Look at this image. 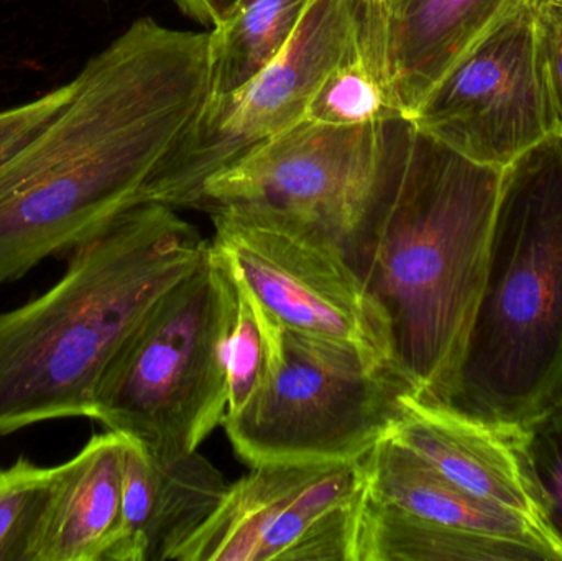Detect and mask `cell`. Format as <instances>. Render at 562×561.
<instances>
[{"instance_id":"cell-1","label":"cell","mask_w":562,"mask_h":561,"mask_svg":"<svg viewBox=\"0 0 562 561\" xmlns=\"http://www.w3.org/2000/svg\"><path fill=\"white\" fill-rule=\"evenodd\" d=\"M72 82L65 108L0 161V285L147 203L210 99V30L142 16Z\"/></svg>"},{"instance_id":"cell-2","label":"cell","mask_w":562,"mask_h":561,"mask_svg":"<svg viewBox=\"0 0 562 561\" xmlns=\"http://www.w3.org/2000/svg\"><path fill=\"white\" fill-rule=\"evenodd\" d=\"M501 168L412 124L405 154L347 257L389 323L396 372L445 404L484 282Z\"/></svg>"},{"instance_id":"cell-3","label":"cell","mask_w":562,"mask_h":561,"mask_svg":"<svg viewBox=\"0 0 562 561\" xmlns=\"http://www.w3.org/2000/svg\"><path fill=\"white\" fill-rule=\"evenodd\" d=\"M207 253L210 240L175 207L142 203L76 247L55 285L0 312V438L92 420L95 389L119 349Z\"/></svg>"},{"instance_id":"cell-4","label":"cell","mask_w":562,"mask_h":561,"mask_svg":"<svg viewBox=\"0 0 562 561\" xmlns=\"http://www.w3.org/2000/svg\"><path fill=\"white\" fill-rule=\"evenodd\" d=\"M562 392V135L512 161L474 318L445 404L524 425Z\"/></svg>"},{"instance_id":"cell-5","label":"cell","mask_w":562,"mask_h":561,"mask_svg":"<svg viewBox=\"0 0 562 561\" xmlns=\"http://www.w3.org/2000/svg\"><path fill=\"white\" fill-rule=\"evenodd\" d=\"M237 313L233 277L207 253L128 336L95 389L92 420L158 457H180L223 425Z\"/></svg>"},{"instance_id":"cell-6","label":"cell","mask_w":562,"mask_h":561,"mask_svg":"<svg viewBox=\"0 0 562 561\" xmlns=\"http://www.w3.org/2000/svg\"><path fill=\"white\" fill-rule=\"evenodd\" d=\"M249 295L266 364L250 401L223 420L237 457L250 468L366 458L398 422L408 382L353 349L286 328Z\"/></svg>"},{"instance_id":"cell-7","label":"cell","mask_w":562,"mask_h":561,"mask_svg":"<svg viewBox=\"0 0 562 561\" xmlns=\"http://www.w3.org/2000/svg\"><path fill=\"white\" fill-rule=\"evenodd\" d=\"M412 122L301 121L204 183L194 210L252 211L296 221L349 249L398 167Z\"/></svg>"},{"instance_id":"cell-8","label":"cell","mask_w":562,"mask_h":561,"mask_svg":"<svg viewBox=\"0 0 562 561\" xmlns=\"http://www.w3.org/2000/svg\"><path fill=\"white\" fill-rule=\"evenodd\" d=\"M210 216L214 259L281 325L398 374L385 315L337 240L273 214L220 210Z\"/></svg>"},{"instance_id":"cell-9","label":"cell","mask_w":562,"mask_h":561,"mask_svg":"<svg viewBox=\"0 0 562 561\" xmlns=\"http://www.w3.org/2000/svg\"><path fill=\"white\" fill-rule=\"evenodd\" d=\"M362 460L254 467L171 561H356Z\"/></svg>"},{"instance_id":"cell-10","label":"cell","mask_w":562,"mask_h":561,"mask_svg":"<svg viewBox=\"0 0 562 561\" xmlns=\"http://www.w3.org/2000/svg\"><path fill=\"white\" fill-rule=\"evenodd\" d=\"M352 26L353 0H311L272 63L233 94L206 102L145 201L194 210L211 177L304 121L321 82L346 52Z\"/></svg>"},{"instance_id":"cell-11","label":"cell","mask_w":562,"mask_h":561,"mask_svg":"<svg viewBox=\"0 0 562 561\" xmlns=\"http://www.w3.org/2000/svg\"><path fill=\"white\" fill-rule=\"evenodd\" d=\"M409 122L462 157L501 170L558 134L533 0H517Z\"/></svg>"},{"instance_id":"cell-12","label":"cell","mask_w":562,"mask_h":561,"mask_svg":"<svg viewBox=\"0 0 562 561\" xmlns=\"http://www.w3.org/2000/svg\"><path fill=\"white\" fill-rule=\"evenodd\" d=\"M125 438L117 536L105 561H171L213 516L229 483L206 457H158Z\"/></svg>"},{"instance_id":"cell-13","label":"cell","mask_w":562,"mask_h":561,"mask_svg":"<svg viewBox=\"0 0 562 561\" xmlns=\"http://www.w3.org/2000/svg\"><path fill=\"white\" fill-rule=\"evenodd\" d=\"M517 427L481 420L405 392L402 415L386 438L462 490L527 514L543 526L521 463Z\"/></svg>"},{"instance_id":"cell-14","label":"cell","mask_w":562,"mask_h":561,"mask_svg":"<svg viewBox=\"0 0 562 561\" xmlns=\"http://www.w3.org/2000/svg\"><path fill=\"white\" fill-rule=\"evenodd\" d=\"M396 108L415 117L432 89L517 0H366Z\"/></svg>"},{"instance_id":"cell-15","label":"cell","mask_w":562,"mask_h":561,"mask_svg":"<svg viewBox=\"0 0 562 561\" xmlns=\"http://www.w3.org/2000/svg\"><path fill=\"white\" fill-rule=\"evenodd\" d=\"M362 463L366 493L379 503L441 526L518 540L562 561V550L537 520L462 490L389 438Z\"/></svg>"},{"instance_id":"cell-16","label":"cell","mask_w":562,"mask_h":561,"mask_svg":"<svg viewBox=\"0 0 562 561\" xmlns=\"http://www.w3.org/2000/svg\"><path fill=\"white\" fill-rule=\"evenodd\" d=\"M124 435L95 434L61 463L32 561H105L122 514Z\"/></svg>"},{"instance_id":"cell-17","label":"cell","mask_w":562,"mask_h":561,"mask_svg":"<svg viewBox=\"0 0 562 561\" xmlns=\"http://www.w3.org/2000/svg\"><path fill=\"white\" fill-rule=\"evenodd\" d=\"M356 561H554L518 540L469 532L412 516L363 496Z\"/></svg>"},{"instance_id":"cell-18","label":"cell","mask_w":562,"mask_h":561,"mask_svg":"<svg viewBox=\"0 0 562 561\" xmlns=\"http://www.w3.org/2000/svg\"><path fill=\"white\" fill-rule=\"evenodd\" d=\"M304 119L340 127L405 119L386 81L375 20L363 0H353L346 52L321 82Z\"/></svg>"},{"instance_id":"cell-19","label":"cell","mask_w":562,"mask_h":561,"mask_svg":"<svg viewBox=\"0 0 562 561\" xmlns=\"http://www.w3.org/2000/svg\"><path fill=\"white\" fill-rule=\"evenodd\" d=\"M311 0H237L210 30L211 94L226 98L280 55Z\"/></svg>"},{"instance_id":"cell-20","label":"cell","mask_w":562,"mask_h":561,"mask_svg":"<svg viewBox=\"0 0 562 561\" xmlns=\"http://www.w3.org/2000/svg\"><path fill=\"white\" fill-rule=\"evenodd\" d=\"M59 474L61 464L42 467L25 457L0 468V561H32Z\"/></svg>"},{"instance_id":"cell-21","label":"cell","mask_w":562,"mask_h":561,"mask_svg":"<svg viewBox=\"0 0 562 561\" xmlns=\"http://www.w3.org/2000/svg\"><path fill=\"white\" fill-rule=\"evenodd\" d=\"M517 441L541 523L562 550V392L518 425Z\"/></svg>"},{"instance_id":"cell-22","label":"cell","mask_w":562,"mask_h":561,"mask_svg":"<svg viewBox=\"0 0 562 561\" xmlns=\"http://www.w3.org/2000/svg\"><path fill=\"white\" fill-rule=\"evenodd\" d=\"M234 285L237 292V313L227 356L229 399L226 415L236 414L250 401L262 381L266 364V341L252 299L236 280Z\"/></svg>"},{"instance_id":"cell-23","label":"cell","mask_w":562,"mask_h":561,"mask_svg":"<svg viewBox=\"0 0 562 561\" xmlns=\"http://www.w3.org/2000/svg\"><path fill=\"white\" fill-rule=\"evenodd\" d=\"M75 91L69 81L33 101L0 111V161L19 150L65 108Z\"/></svg>"},{"instance_id":"cell-24","label":"cell","mask_w":562,"mask_h":561,"mask_svg":"<svg viewBox=\"0 0 562 561\" xmlns=\"http://www.w3.org/2000/svg\"><path fill=\"white\" fill-rule=\"evenodd\" d=\"M548 88L562 135V0H533Z\"/></svg>"},{"instance_id":"cell-25","label":"cell","mask_w":562,"mask_h":561,"mask_svg":"<svg viewBox=\"0 0 562 561\" xmlns=\"http://www.w3.org/2000/svg\"><path fill=\"white\" fill-rule=\"evenodd\" d=\"M181 12L201 25L211 26L221 22L237 0H173Z\"/></svg>"},{"instance_id":"cell-26","label":"cell","mask_w":562,"mask_h":561,"mask_svg":"<svg viewBox=\"0 0 562 561\" xmlns=\"http://www.w3.org/2000/svg\"><path fill=\"white\" fill-rule=\"evenodd\" d=\"M372 2L379 3V5H392V3H395L396 0H372Z\"/></svg>"}]
</instances>
